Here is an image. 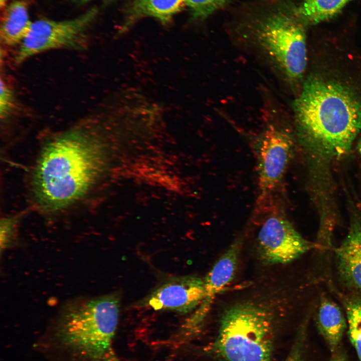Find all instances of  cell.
<instances>
[{"instance_id": "cell-1", "label": "cell", "mask_w": 361, "mask_h": 361, "mask_svg": "<svg viewBox=\"0 0 361 361\" xmlns=\"http://www.w3.org/2000/svg\"><path fill=\"white\" fill-rule=\"evenodd\" d=\"M93 133L73 128L49 140L33 177L36 200L43 209L64 208L83 196L101 171V146Z\"/></svg>"}, {"instance_id": "cell-2", "label": "cell", "mask_w": 361, "mask_h": 361, "mask_svg": "<svg viewBox=\"0 0 361 361\" xmlns=\"http://www.w3.org/2000/svg\"><path fill=\"white\" fill-rule=\"evenodd\" d=\"M293 110L301 137L328 154L345 153L361 131V100L336 82L308 78Z\"/></svg>"}, {"instance_id": "cell-3", "label": "cell", "mask_w": 361, "mask_h": 361, "mask_svg": "<svg viewBox=\"0 0 361 361\" xmlns=\"http://www.w3.org/2000/svg\"><path fill=\"white\" fill-rule=\"evenodd\" d=\"M119 310L115 293L71 301L58 316L53 341L76 361H101L112 350Z\"/></svg>"}, {"instance_id": "cell-4", "label": "cell", "mask_w": 361, "mask_h": 361, "mask_svg": "<svg viewBox=\"0 0 361 361\" xmlns=\"http://www.w3.org/2000/svg\"><path fill=\"white\" fill-rule=\"evenodd\" d=\"M263 301L242 300L224 310L213 345L224 360L272 361L277 307Z\"/></svg>"}, {"instance_id": "cell-5", "label": "cell", "mask_w": 361, "mask_h": 361, "mask_svg": "<svg viewBox=\"0 0 361 361\" xmlns=\"http://www.w3.org/2000/svg\"><path fill=\"white\" fill-rule=\"evenodd\" d=\"M255 35L257 55L288 85L299 82L307 63L306 36L301 23L277 15L262 24Z\"/></svg>"}, {"instance_id": "cell-6", "label": "cell", "mask_w": 361, "mask_h": 361, "mask_svg": "<svg viewBox=\"0 0 361 361\" xmlns=\"http://www.w3.org/2000/svg\"><path fill=\"white\" fill-rule=\"evenodd\" d=\"M97 11L91 8L75 18L54 21L42 19L32 22L27 36L19 45L15 61L20 64L35 55L60 49H81L88 28Z\"/></svg>"}, {"instance_id": "cell-7", "label": "cell", "mask_w": 361, "mask_h": 361, "mask_svg": "<svg viewBox=\"0 0 361 361\" xmlns=\"http://www.w3.org/2000/svg\"><path fill=\"white\" fill-rule=\"evenodd\" d=\"M293 144L289 131L275 123L268 124L257 136L254 148L258 186L263 198L280 185L291 157Z\"/></svg>"}, {"instance_id": "cell-8", "label": "cell", "mask_w": 361, "mask_h": 361, "mask_svg": "<svg viewBox=\"0 0 361 361\" xmlns=\"http://www.w3.org/2000/svg\"><path fill=\"white\" fill-rule=\"evenodd\" d=\"M280 214H272L262 223L257 236V250L266 264H283L297 259L314 247Z\"/></svg>"}, {"instance_id": "cell-9", "label": "cell", "mask_w": 361, "mask_h": 361, "mask_svg": "<svg viewBox=\"0 0 361 361\" xmlns=\"http://www.w3.org/2000/svg\"><path fill=\"white\" fill-rule=\"evenodd\" d=\"M205 294L204 279L194 276L172 278L148 297L149 306L155 310L187 313L198 307Z\"/></svg>"}, {"instance_id": "cell-10", "label": "cell", "mask_w": 361, "mask_h": 361, "mask_svg": "<svg viewBox=\"0 0 361 361\" xmlns=\"http://www.w3.org/2000/svg\"><path fill=\"white\" fill-rule=\"evenodd\" d=\"M242 246L241 238L233 241L204 279L205 296L193 313L198 319L204 321L217 294L234 278L238 266Z\"/></svg>"}, {"instance_id": "cell-11", "label": "cell", "mask_w": 361, "mask_h": 361, "mask_svg": "<svg viewBox=\"0 0 361 361\" xmlns=\"http://www.w3.org/2000/svg\"><path fill=\"white\" fill-rule=\"evenodd\" d=\"M337 270L344 284L361 293V222L351 224L346 236L335 251Z\"/></svg>"}, {"instance_id": "cell-12", "label": "cell", "mask_w": 361, "mask_h": 361, "mask_svg": "<svg viewBox=\"0 0 361 361\" xmlns=\"http://www.w3.org/2000/svg\"><path fill=\"white\" fill-rule=\"evenodd\" d=\"M27 3L17 0L4 8L1 18V42L7 46L20 45L31 27Z\"/></svg>"}, {"instance_id": "cell-13", "label": "cell", "mask_w": 361, "mask_h": 361, "mask_svg": "<svg viewBox=\"0 0 361 361\" xmlns=\"http://www.w3.org/2000/svg\"><path fill=\"white\" fill-rule=\"evenodd\" d=\"M316 322L318 330L331 352L340 346L346 328L347 321L339 306L331 299L323 297L318 304Z\"/></svg>"}, {"instance_id": "cell-14", "label": "cell", "mask_w": 361, "mask_h": 361, "mask_svg": "<svg viewBox=\"0 0 361 361\" xmlns=\"http://www.w3.org/2000/svg\"><path fill=\"white\" fill-rule=\"evenodd\" d=\"M186 0H133L127 12L126 26L142 18L151 17L167 24L186 7Z\"/></svg>"}, {"instance_id": "cell-15", "label": "cell", "mask_w": 361, "mask_h": 361, "mask_svg": "<svg viewBox=\"0 0 361 361\" xmlns=\"http://www.w3.org/2000/svg\"><path fill=\"white\" fill-rule=\"evenodd\" d=\"M352 0H304L297 14L304 22L316 24L339 13Z\"/></svg>"}, {"instance_id": "cell-16", "label": "cell", "mask_w": 361, "mask_h": 361, "mask_svg": "<svg viewBox=\"0 0 361 361\" xmlns=\"http://www.w3.org/2000/svg\"><path fill=\"white\" fill-rule=\"evenodd\" d=\"M348 333L359 361H361V295L354 294L344 300Z\"/></svg>"}, {"instance_id": "cell-17", "label": "cell", "mask_w": 361, "mask_h": 361, "mask_svg": "<svg viewBox=\"0 0 361 361\" xmlns=\"http://www.w3.org/2000/svg\"><path fill=\"white\" fill-rule=\"evenodd\" d=\"M228 0H186L192 16L204 19L223 7Z\"/></svg>"}, {"instance_id": "cell-18", "label": "cell", "mask_w": 361, "mask_h": 361, "mask_svg": "<svg viewBox=\"0 0 361 361\" xmlns=\"http://www.w3.org/2000/svg\"><path fill=\"white\" fill-rule=\"evenodd\" d=\"M14 106V96L12 89L1 78L0 83V116L5 118L11 113Z\"/></svg>"}, {"instance_id": "cell-19", "label": "cell", "mask_w": 361, "mask_h": 361, "mask_svg": "<svg viewBox=\"0 0 361 361\" xmlns=\"http://www.w3.org/2000/svg\"><path fill=\"white\" fill-rule=\"evenodd\" d=\"M16 220L14 218L4 219L1 221V249L9 247L14 234Z\"/></svg>"}, {"instance_id": "cell-20", "label": "cell", "mask_w": 361, "mask_h": 361, "mask_svg": "<svg viewBox=\"0 0 361 361\" xmlns=\"http://www.w3.org/2000/svg\"><path fill=\"white\" fill-rule=\"evenodd\" d=\"M329 361H349L344 351L339 346L335 351L331 352Z\"/></svg>"}, {"instance_id": "cell-21", "label": "cell", "mask_w": 361, "mask_h": 361, "mask_svg": "<svg viewBox=\"0 0 361 361\" xmlns=\"http://www.w3.org/2000/svg\"><path fill=\"white\" fill-rule=\"evenodd\" d=\"M101 361H121L114 354L112 349Z\"/></svg>"}, {"instance_id": "cell-22", "label": "cell", "mask_w": 361, "mask_h": 361, "mask_svg": "<svg viewBox=\"0 0 361 361\" xmlns=\"http://www.w3.org/2000/svg\"><path fill=\"white\" fill-rule=\"evenodd\" d=\"M357 151L361 156V136L360 138L359 139V140L357 143Z\"/></svg>"}, {"instance_id": "cell-23", "label": "cell", "mask_w": 361, "mask_h": 361, "mask_svg": "<svg viewBox=\"0 0 361 361\" xmlns=\"http://www.w3.org/2000/svg\"><path fill=\"white\" fill-rule=\"evenodd\" d=\"M8 0H0V6L1 9L5 8L6 6V4Z\"/></svg>"}, {"instance_id": "cell-24", "label": "cell", "mask_w": 361, "mask_h": 361, "mask_svg": "<svg viewBox=\"0 0 361 361\" xmlns=\"http://www.w3.org/2000/svg\"><path fill=\"white\" fill-rule=\"evenodd\" d=\"M76 1H80V2H85V1H89V0H76Z\"/></svg>"}]
</instances>
